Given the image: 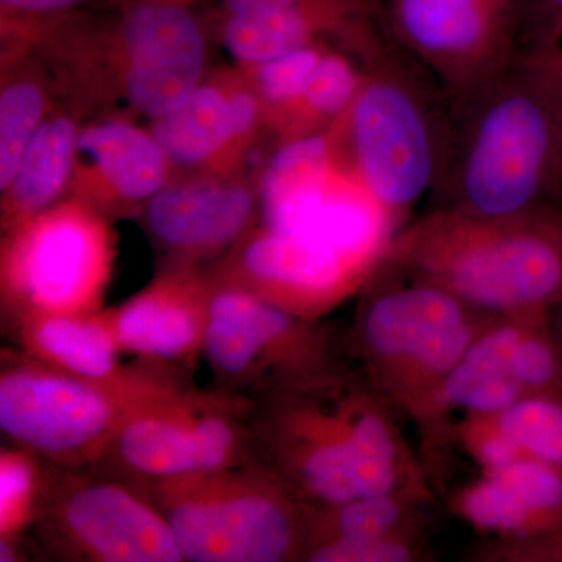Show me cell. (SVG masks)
<instances>
[{
    "label": "cell",
    "instance_id": "28",
    "mask_svg": "<svg viewBox=\"0 0 562 562\" xmlns=\"http://www.w3.org/2000/svg\"><path fill=\"white\" fill-rule=\"evenodd\" d=\"M461 509L483 530L520 532L543 525L516 491L492 473L465 492Z\"/></svg>",
    "mask_w": 562,
    "mask_h": 562
},
{
    "label": "cell",
    "instance_id": "16",
    "mask_svg": "<svg viewBox=\"0 0 562 562\" xmlns=\"http://www.w3.org/2000/svg\"><path fill=\"white\" fill-rule=\"evenodd\" d=\"M414 276L417 283L384 292L369 305L362 336L380 357L446 376L472 346L465 302L442 284Z\"/></svg>",
    "mask_w": 562,
    "mask_h": 562
},
{
    "label": "cell",
    "instance_id": "36",
    "mask_svg": "<svg viewBox=\"0 0 562 562\" xmlns=\"http://www.w3.org/2000/svg\"><path fill=\"white\" fill-rule=\"evenodd\" d=\"M21 541L14 539H0V562L24 561Z\"/></svg>",
    "mask_w": 562,
    "mask_h": 562
},
{
    "label": "cell",
    "instance_id": "11",
    "mask_svg": "<svg viewBox=\"0 0 562 562\" xmlns=\"http://www.w3.org/2000/svg\"><path fill=\"white\" fill-rule=\"evenodd\" d=\"M371 266L308 236L255 225L210 272L220 286L306 319L342 301Z\"/></svg>",
    "mask_w": 562,
    "mask_h": 562
},
{
    "label": "cell",
    "instance_id": "10",
    "mask_svg": "<svg viewBox=\"0 0 562 562\" xmlns=\"http://www.w3.org/2000/svg\"><path fill=\"white\" fill-rule=\"evenodd\" d=\"M33 528L43 547L65 561H183L149 491L120 479L52 465L49 490Z\"/></svg>",
    "mask_w": 562,
    "mask_h": 562
},
{
    "label": "cell",
    "instance_id": "29",
    "mask_svg": "<svg viewBox=\"0 0 562 562\" xmlns=\"http://www.w3.org/2000/svg\"><path fill=\"white\" fill-rule=\"evenodd\" d=\"M330 508L333 513L325 517L317 542L382 541L401 519V508L390 495L355 498Z\"/></svg>",
    "mask_w": 562,
    "mask_h": 562
},
{
    "label": "cell",
    "instance_id": "33",
    "mask_svg": "<svg viewBox=\"0 0 562 562\" xmlns=\"http://www.w3.org/2000/svg\"><path fill=\"white\" fill-rule=\"evenodd\" d=\"M476 453L482 460L484 468L490 469V473L502 471L514 462L525 458L519 447L506 438L501 430L483 436L476 446Z\"/></svg>",
    "mask_w": 562,
    "mask_h": 562
},
{
    "label": "cell",
    "instance_id": "4",
    "mask_svg": "<svg viewBox=\"0 0 562 562\" xmlns=\"http://www.w3.org/2000/svg\"><path fill=\"white\" fill-rule=\"evenodd\" d=\"M391 255L482 308L525 312L562 301V217L543 205L506 217L435 209L395 239Z\"/></svg>",
    "mask_w": 562,
    "mask_h": 562
},
{
    "label": "cell",
    "instance_id": "1",
    "mask_svg": "<svg viewBox=\"0 0 562 562\" xmlns=\"http://www.w3.org/2000/svg\"><path fill=\"white\" fill-rule=\"evenodd\" d=\"M0 38L27 44L58 99L83 117L154 121L209 74V29L188 7L117 3L49 16H0Z\"/></svg>",
    "mask_w": 562,
    "mask_h": 562
},
{
    "label": "cell",
    "instance_id": "22",
    "mask_svg": "<svg viewBox=\"0 0 562 562\" xmlns=\"http://www.w3.org/2000/svg\"><path fill=\"white\" fill-rule=\"evenodd\" d=\"M361 83L360 60L331 41L299 98L269 133L276 149L330 131L357 99Z\"/></svg>",
    "mask_w": 562,
    "mask_h": 562
},
{
    "label": "cell",
    "instance_id": "26",
    "mask_svg": "<svg viewBox=\"0 0 562 562\" xmlns=\"http://www.w3.org/2000/svg\"><path fill=\"white\" fill-rule=\"evenodd\" d=\"M498 430L532 460L561 468L562 405L546 397L524 398L501 412Z\"/></svg>",
    "mask_w": 562,
    "mask_h": 562
},
{
    "label": "cell",
    "instance_id": "12",
    "mask_svg": "<svg viewBox=\"0 0 562 562\" xmlns=\"http://www.w3.org/2000/svg\"><path fill=\"white\" fill-rule=\"evenodd\" d=\"M258 211L260 184L246 173L187 172L150 198L138 217L165 268H202L257 225Z\"/></svg>",
    "mask_w": 562,
    "mask_h": 562
},
{
    "label": "cell",
    "instance_id": "23",
    "mask_svg": "<svg viewBox=\"0 0 562 562\" xmlns=\"http://www.w3.org/2000/svg\"><path fill=\"white\" fill-rule=\"evenodd\" d=\"M522 330L498 328L472 342L462 360L443 376L441 401L472 412H503L519 401L524 386L513 371L514 351Z\"/></svg>",
    "mask_w": 562,
    "mask_h": 562
},
{
    "label": "cell",
    "instance_id": "25",
    "mask_svg": "<svg viewBox=\"0 0 562 562\" xmlns=\"http://www.w3.org/2000/svg\"><path fill=\"white\" fill-rule=\"evenodd\" d=\"M331 41H319L257 65L236 66L260 101L266 135L299 98Z\"/></svg>",
    "mask_w": 562,
    "mask_h": 562
},
{
    "label": "cell",
    "instance_id": "15",
    "mask_svg": "<svg viewBox=\"0 0 562 562\" xmlns=\"http://www.w3.org/2000/svg\"><path fill=\"white\" fill-rule=\"evenodd\" d=\"M380 0H221L211 31L236 66L257 65L382 18Z\"/></svg>",
    "mask_w": 562,
    "mask_h": 562
},
{
    "label": "cell",
    "instance_id": "3",
    "mask_svg": "<svg viewBox=\"0 0 562 562\" xmlns=\"http://www.w3.org/2000/svg\"><path fill=\"white\" fill-rule=\"evenodd\" d=\"M562 181V109L535 69L512 68L453 116L436 209L506 217L542 206Z\"/></svg>",
    "mask_w": 562,
    "mask_h": 562
},
{
    "label": "cell",
    "instance_id": "7",
    "mask_svg": "<svg viewBox=\"0 0 562 562\" xmlns=\"http://www.w3.org/2000/svg\"><path fill=\"white\" fill-rule=\"evenodd\" d=\"M116 258L114 222L66 195L2 233L3 319L10 325L29 317L105 308Z\"/></svg>",
    "mask_w": 562,
    "mask_h": 562
},
{
    "label": "cell",
    "instance_id": "9",
    "mask_svg": "<svg viewBox=\"0 0 562 562\" xmlns=\"http://www.w3.org/2000/svg\"><path fill=\"white\" fill-rule=\"evenodd\" d=\"M260 205L266 227L369 262L392 224L347 168L330 131L273 150L260 181Z\"/></svg>",
    "mask_w": 562,
    "mask_h": 562
},
{
    "label": "cell",
    "instance_id": "37",
    "mask_svg": "<svg viewBox=\"0 0 562 562\" xmlns=\"http://www.w3.org/2000/svg\"><path fill=\"white\" fill-rule=\"evenodd\" d=\"M109 5H117V3H161V5L188 7L192 9L195 3L202 0H106Z\"/></svg>",
    "mask_w": 562,
    "mask_h": 562
},
{
    "label": "cell",
    "instance_id": "5",
    "mask_svg": "<svg viewBox=\"0 0 562 562\" xmlns=\"http://www.w3.org/2000/svg\"><path fill=\"white\" fill-rule=\"evenodd\" d=\"M171 366L150 364L124 382L83 379L24 351H2L0 430L47 464L85 471L102 464L122 425L144 403L183 383Z\"/></svg>",
    "mask_w": 562,
    "mask_h": 562
},
{
    "label": "cell",
    "instance_id": "21",
    "mask_svg": "<svg viewBox=\"0 0 562 562\" xmlns=\"http://www.w3.org/2000/svg\"><path fill=\"white\" fill-rule=\"evenodd\" d=\"M0 40V190H3L13 179L29 143L58 102V94L49 70L32 47L16 40Z\"/></svg>",
    "mask_w": 562,
    "mask_h": 562
},
{
    "label": "cell",
    "instance_id": "2",
    "mask_svg": "<svg viewBox=\"0 0 562 562\" xmlns=\"http://www.w3.org/2000/svg\"><path fill=\"white\" fill-rule=\"evenodd\" d=\"M342 44L360 60L362 83L330 132L347 168L394 224L435 194L452 143V111L383 18Z\"/></svg>",
    "mask_w": 562,
    "mask_h": 562
},
{
    "label": "cell",
    "instance_id": "24",
    "mask_svg": "<svg viewBox=\"0 0 562 562\" xmlns=\"http://www.w3.org/2000/svg\"><path fill=\"white\" fill-rule=\"evenodd\" d=\"M44 462L13 443L0 450V539L21 541L35 527L50 483Z\"/></svg>",
    "mask_w": 562,
    "mask_h": 562
},
{
    "label": "cell",
    "instance_id": "19",
    "mask_svg": "<svg viewBox=\"0 0 562 562\" xmlns=\"http://www.w3.org/2000/svg\"><path fill=\"white\" fill-rule=\"evenodd\" d=\"M9 327L25 355L83 379L124 382L144 368L122 364L113 308L106 306L92 313L29 317Z\"/></svg>",
    "mask_w": 562,
    "mask_h": 562
},
{
    "label": "cell",
    "instance_id": "35",
    "mask_svg": "<svg viewBox=\"0 0 562 562\" xmlns=\"http://www.w3.org/2000/svg\"><path fill=\"white\" fill-rule=\"evenodd\" d=\"M520 57H522V55H520ZM522 58L535 69V72L541 77L543 83L552 91L554 99H557L562 109V61L552 63V65H543V63H536L528 60V58Z\"/></svg>",
    "mask_w": 562,
    "mask_h": 562
},
{
    "label": "cell",
    "instance_id": "31",
    "mask_svg": "<svg viewBox=\"0 0 562 562\" xmlns=\"http://www.w3.org/2000/svg\"><path fill=\"white\" fill-rule=\"evenodd\" d=\"M306 557L313 562H403L412 560V550L390 538L368 542L325 541L314 543Z\"/></svg>",
    "mask_w": 562,
    "mask_h": 562
},
{
    "label": "cell",
    "instance_id": "6",
    "mask_svg": "<svg viewBox=\"0 0 562 562\" xmlns=\"http://www.w3.org/2000/svg\"><path fill=\"white\" fill-rule=\"evenodd\" d=\"M183 562H281L303 547V524L279 473L258 461L146 484Z\"/></svg>",
    "mask_w": 562,
    "mask_h": 562
},
{
    "label": "cell",
    "instance_id": "34",
    "mask_svg": "<svg viewBox=\"0 0 562 562\" xmlns=\"http://www.w3.org/2000/svg\"><path fill=\"white\" fill-rule=\"evenodd\" d=\"M92 0H0V16H49L83 9Z\"/></svg>",
    "mask_w": 562,
    "mask_h": 562
},
{
    "label": "cell",
    "instance_id": "27",
    "mask_svg": "<svg viewBox=\"0 0 562 562\" xmlns=\"http://www.w3.org/2000/svg\"><path fill=\"white\" fill-rule=\"evenodd\" d=\"M349 447L360 497L390 495L395 484V443L382 417L358 414L349 420Z\"/></svg>",
    "mask_w": 562,
    "mask_h": 562
},
{
    "label": "cell",
    "instance_id": "13",
    "mask_svg": "<svg viewBox=\"0 0 562 562\" xmlns=\"http://www.w3.org/2000/svg\"><path fill=\"white\" fill-rule=\"evenodd\" d=\"M177 173L239 176L266 135L257 94L241 70H209L180 105L149 122Z\"/></svg>",
    "mask_w": 562,
    "mask_h": 562
},
{
    "label": "cell",
    "instance_id": "14",
    "mask_svg": "<svg viewBox=\"0 0 562 562\" xmlns=\"http://www.w3.org/2000/svg\"><path fill=\"white\" fill-rule=\"evenodd\" d=\"M176 176L149 127L127 117H98L81 124L66 195L114 222L139 216Z\"/></svg>",
    "mask_w": 562,
    "mask_h": 562
},
{
    "label": "cell",
    "instance_id": "17",
    "mask_svg": "<svg viewBox=\"0 0 562 562\" xmlns=\"http://www.w3.org/2000/svg\"><path fill=\"white\" fill-rule=\"evenodd\" d=\"M214 280L205 268H165L144 290L113 306L124 353L183 369L202 357Z\"/></svg>",
    "mask_w": 562,
    "mask_h": 562
},
{
    "label": "cell",
    "instance_id": "32",
    "mask_svg": "<svg viewBox=\"0 0 562 562\" xmlns=\"http://www.w3.org/2000/svg\"><path fill=\"white\" fill-rule=\"evenodd\" d=\"M522 32L520 52L562 20V0H520Z\"/></svg>",
    "mask_w": 562,
    "mask_h": 562
},
{
    "label": "cell",
    "instance_id": "20",
    "mask_svg": "<svg viewBox=\"0 0 562 562\" xmlns=\"http://www.w3.org/2000/svg\"><path fill=\"white\" fill-rule=\"evenodd\" d=\"M83 122L77 111L58 99L29 143L13 179L0 190L2 233L32 220L66 198Z\"/></svg>",
    "mask_w": 562,
    "mask_h": 562
},
{
    "label": "cell",
    "instance_id": "18",
    "mask_svg": "<svg viewBox=\"0 0 562 562\" xmlns=\"http://www.w3.org/2000/svg\"><path fill=\"white\" fill-rule=\"evenodd\" d=\"M203 397L181 383L144 403L122 425L105 461L146 484L199 471L195 424Z\"/></svg>",
    "mask_w": 562,
    "mask_h": 562
},
{
    "label": "cell",
    "instance_id": "30",
    "mask_svg": "<svg viewBox=\"0 0 562 562\" xmlns=\"http://www.w3.org/2000/svg\"><path fill=\"white\" fill-rule=\"evenodd\" d=\"M513 371L524 390H546L557 382L560 361L549 341L524 331L514 351Z\"/></svg>",
    "mask_w": 562,
    "mask_h": 562
},
{
    "label": "cell",
    "instance_id": "8",
    "mask_svg": "<svg viewBox=\"0 0 562 562\" xmlns=\"http://www.w3.org/2000/svg\"><path fill=\"white\" fill-rule=\"evenodd\" d=\"M384 27L442 91L452 116L520 55V0H380Z\"/></svg>",
    "mask_w": 562,
    "mask_h": 562
}]
</instances>
